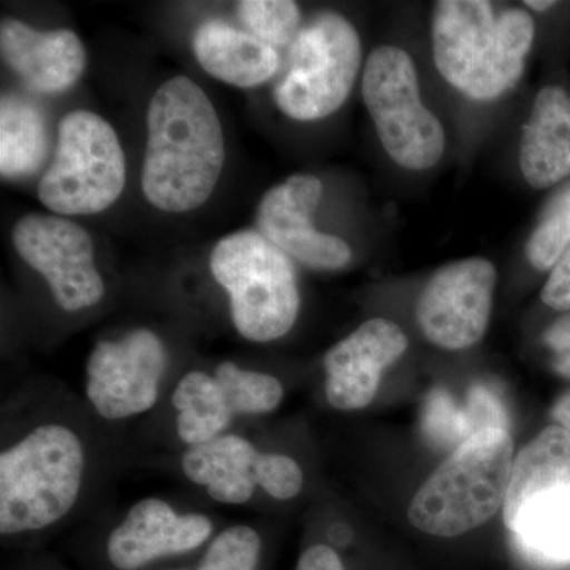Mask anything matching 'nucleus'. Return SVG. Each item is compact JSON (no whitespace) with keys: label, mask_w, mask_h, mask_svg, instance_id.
<instances>
[{"label":"nucleus","mask_w":570,"mask_h":570,"mask_svg":"<svg viewBox=\"0 0 570 570\" xmlns=\"http://www.w3.org/2000/svg\"><path fill=\"white\" fill-rule=\"evenodd\" d=\"M141 189L165 213H187L208 202L225 163L223 124L197 82H164L148 107Z\"/></svg>","instance_id":"1"},{"label":"nucleus","mask_w":570,"mask_h":570,"mask_svg":"<svg viewBox=\"0 0 570 570\" xmlns=\"http://www.w3.org/2000/svg\"><path fill=\"white\" fill-rule=\"evenodd\" d=\"M88 449L69 423H37L0 452V534L24 538L50 530L78 504Z\"/></svg>","instance_id":"2"},{"label":"nucleus","mask_w":570,"mask_h":570,"mask_svg":"<svg viewBox=\"0 0 570 570\" xmlns=\"http://www.w3.org/2000/svg\"><path fill=\"white\" fill-rule=\"evenodd\" d=\"M534 32L524 10L497 14L485 0H444L434 7V62L453 88L489 102L520 80Z\"/></svg>","instance_id":"3"},{"label":"nucleus","mask_w":570,"mask_h":570,"mask_svg":"<svg viewBox=\"0 0 570 570\" xmlns=\"http://www.w3.org/2000/svg\"><path fill=\"white\" fill-rule=\"evenodd\" d=\"M512 466L509 430L472 434L420 487L409 520L436 538H456L482 527L504 505Z\"/></svg>","instance_id":"4"},{"label":"nucleus","mask_w":570,"mask_h":570,"mask_svg":"<svg viewBox=\"0 0 570 570\" xmlns=\"http://www.w3.org/2000/svg\"><path fill=\"white\" fill-rule=\"evenodd\" d=\"M504 523L521 550L547 564L570 562V433L549 426L513 461Z\"/></svg>","instance_id":"5"},{"label":"nucleus","mask_w":570,"mask_h":570,"mask_svg":"<svg viewBox=\"0 0 570 570\" xmlns=\"http://www.w3.org/2000/svg\"><path fill=\"white\" fill-rule=\"evenodd\" d=\"M214 279L230 298L236 332L250 343H272L291 332L299 313L291 257L258 232L225 236L209 257Z\"/></svg>","instance_id":"6"},{"label":"nucleus","mask_w":570,"mask_h":570,"mask_svg":"<svg viewBox=\"0 0 570 570\" xmlns=\"http://www.w3.org/2000/svg\"><path fill=\"white\" fill-rule=\"evenodd\" d=\"M126 157L111 124L77 110L59 122L55 160L41 178V204L61 216L102 213L121 197Z\"/></svg>","instance_id":"7"},{"label":"nucleus","mask_w":570,"mask_h":570,"mask_svg":"<svg viewBox=\"0 0 570 570\" xmlns=\"http://www.w3.org/2000/svg\"><path fill=\"white\" fill-rule=\"evenodd\" d=\"M360 66L362 43L354 26L337 13L318 14L292 41L276 105L296 121L324 119L346 102Z\"/></svg>","instance_id":"8"},{"label":"nucleus","mask_w":570,"mask_h":570,"mask_svg":"<svg viewBox=\"0 0 570 570\" xmlns=\"http://www.w3.org/2000/svg\"><path fill=\"white\" fill-rule=\"evenodd\" d=\"M363 99L389 156L409 170H426L445 149L442 124L420 99L417 70L401 48L379 47L363 71Z\"/></svg>","instance_id":"9"},{"label":"nucleus","mask_w":570,"mask_h":570,"mask_svg":"<svg viewBox=\"0 0 570 570\" xmlns=\"http://www.w3.org/2000/svg\"><path fill=\"white\" fill-rule=\"evenodd\" d=\"M164 341L148 328L94 346L86 363V397L108 422H122L156 406L167 370Z\"/></svg>","instance_id":"10"},{"label":"nucleus","mask_w":570,"mask_h":570,"mask_svg":"<svg viewBox=\"0 0 570 570\" xmlns=\"http://www.w3.org/2000/svg\"><path fill=\"white\" fill-rule=\"evenodd\" d=\"M13 246L45 277L55 302L67 313L88 309L104 298L92 238L80 225L50 214H28L14 225Z\"/></svg>","instance_id":"11"},{"label":"nucleus","mask_w":570,"mask_h":570,"mask_svg":"<svg viewBox=\"0 0 570 570\" xmlns=\"http://www.w3.org/2000/svg\"><path fill=\"white\" fill-rule=\"evenodd\" d=\"M498 273L487 258H466L439 269L423 288L417 322L434 346L463 351L489 328Z\"/></svg>","instance_id":"12"},{"label":"nucleus","mask_w":570,"mask_h":570,"mask_svg":"<svg viewBox=\"0 0 570 570\" xmlns=\"http://www.w3.org/2000/svg\"><path fill=\"white\" fill-rule=\"evenodd\" d=\"M322 193L324 186L313 175H294L277 184L258 205V234L307 268L341 269L352 261L351 246L314 227Z\"/></svg>","instance_id":"13"},{"label":"nucleus","mask_w":570,"mask_h":570,"mask_svg":"<svg viewBox=\"0 0 570 570\" xmlns=\"http://www.w3.org/2000/svg\"><path fill=\"white\" fill-rule=\"evenodd\" d=\"M213 538V520L204 513H181L164 499L145 498L112 528L105 554L115 570H145L193 553Z\"/></svg>","instance_id":"14"},{"label":"nucleus","mask_w":570,"mask_h":570,"mask_svg":"<svg viewBox=\"0 0 570 570\" xmlns=\"http://www.w3.org/2000/svg\"><path fill=\"white\" fill-rule=\"evenodd\" d=\"M403 330L371 318L335 344L324 358L326 401L337 411H358L376 397L382 374L407 351Z\"/></svg>","instance_id":"15"},{"label":"nucleus","mask_w":570,"mask_h":570,"mask_svg":"<svg viewBox=\"0 0 570 570\" xmlns=\"http://www.w3.org/2000/svg\"><path fill=\"white\" fill-rule=\"evenodd\" d=\"M3 62L32 91L59 94L80 80L86 50L70 29L37 31L26 22L6 18L0 24Z\"/></svg>","instance_id":"16"},{"label":"nucleus","mask_w":570,"mask_h":570,"mask_svg":"<svg viewBox=\"0 0 570 570\" xmlns=\"http://www.w3.org/2000/svg\"><path fill=\"white\" fill-rule=\"evenodd\" d=\"M262 452L249 439L225 433L205 444L187 448L181 456L184 478L224 505H245L258 489Z\"/></svg>","instance_id":"17"},{"label":"nucleus","mask_w":570,"mask_h":570,"mask_svg":"<svg viewBox=\"0 0 570 570\" xmlns=\"http://www.w3.org/2000/svg\"><path fill=\"white\" fill-rule=\"evenodd\" d=\"M520 167L534 189L570 176V96L560 86H546L535 97L521 138Z\"/></svg>","instance_id":"18"},{"label":"nucleus","mask_w":570,"mask_h":570,"mask_svg":"<svg viewBox=\"0 0 570 570\" xmlns=\"http://www.w3.org/2000/svg\"><path fill=\"white\" fill-rule=\"evenodd\" d=\"M194 52L206 73L236 88L264 85L279 69L275 47L224 21H206L197 29Z\"/></svg>","instance_id":"19"},{"label":"nucleus","mask_w":570,"mask_h":570,"mask_svg":"<svg viewBox=\"0 0 570 570\" xmlns=\"http://www.w3.org/2000/svg\"><path fill=\"white\" fill-rule=\"evenodd\" d=\"M176 433L187 448L223 436L235 414L214 374L194 370L184 374L171 393Z\"/></svg>","instance_id":"20"},{"label":"nucleus","mask_w":570,"mask_h":570,"mask_svg":"<svg viewBox=\"0 0 570 570\" xmlns=\"http://www.w3.org/2000/svg\"><path fill=\"white\" fill-rule=\"evenodd\" d=\"M48 126L43 111L22 97H2L0 104V175L20 179L36 174L47 160Z\"/></svg>","instance_id":"21"},{"label":"nucleus","mask_w":570,"mask_h":570,"mask_svg":"<svg viewBox=\"0 0 570 570\" xmlns=\"http://www.w3.org/2000/svg\"><path fill=\"white\" fill-rule=\"evenodd\" d=\"M214 377L219 382L235 417L269 414L283 403L284 385L272 374L223 362L216 366Z\"/></svg>","instance_id":"22"},{"label":"nucleus","mask_w":570,"mask_h":570,"mask_svg":"<svg viewBox=\"0 0 570 570\" xmlns=\"http://www.w3.org/2000/svg\"><path fill=\"white\" fill-rule=\"evenodd\" d=\"M262 551V535L253 527L232 524L209 540L195 568L171 570H257Z\"/></svg>","instance_id":"23"},{"label":"nucleus","mask_w":570,"mask_h":570,"mask_svg":"<svg viewBox=\"0 0 570 570\" xmlns=\"http://www.w3.org/2000/svg\"><path fill=\"white\" fill-rule=\"evenodd\" d=\"M236 10L247 31L272 47L292 45L298 36L299 9L291 0H243Z\"/></svg>","instance_id":"24"},{"label":"nucleus","mask_w":570,"mask_h":570,"mask_svg":"<svg viewBox=\"0 0 570 570\" xmlns=\"http://www.w3.org/2000/svg\"><path fill=\"white\" fill-rule=\"evenodd\" d=\"M570 247V186L562 190L540 217L527 245L530 264L539 272L553 268Z\"/></svg>","instance_id":"25"},{"label":"nucleus","mask_w":570,"mask_h":570,"mask_svg":"<svg viewBox=\"0 0 570 570\" xmlns=\"http://www.w3.org/2000/svg\"><path fill=\"white\" fill-rule=\"evenodd\" d=\"M423 430L428 441L441 449L460 448L474 434L466 407L459 406L444 390H434L428 396L423 412Z\"/></svg>","instance_id":"26"},{"label":"nucleus","mask_w":570,"mask_h":570,"mask_svg":"<svg viewBox=\"0 0 570 570\" xmlns=\"http://www.w3.org/2000/svg\"><path fill=\"white\" fill-rule=\"evenodd\" d=\"M258 489L277 501H291L305 485L298 461L285 453L262 452L257 468Z\"/></svg>","instance_id":"27"},{"label":"nucleus","mask_w":570,"mask_h":570,"mask_svg":"<svg viewBox=\"0 0 570 570\" xmlns=\"http://www.w3.org/2000/svg\"><path fill=\"white\" fill-rule=\"evenodd\" d=\"M464 407H466L474 434L482 430H489V428L509 430V419L504 406L490 389L482 387V385L472 389Z\"/></svg>","instance_id":"28"},{"label":"nucleus","mask_w":570,"mask_h":570,"mask_svg":"<svg viewBox=\"0 0 570 570\" xmlns=\"http://www.w3.org/2000/svg\"><path fill=\"white\" fill-rule=\"evenodd\" d=\"M540 296L551 309L570 311V247L551 269Z\"/></svg>","instance_id":"29"},{"label":"nucleus","mask_w":570,"mask_h":570,"mask_svg":"<svg viewBox=\"0 0 570 570\" xmlns=\"http://www.w3.org/2000/svg\"><path fill=\"white\" fill-rule=\"evenodd\" d=\"M543 341L554 352V371L560 376L570 379V314L558 318L547 330Z\"/></svg>","instance_id":"30"},{"label":"nucleus","mask_w":570,"mask_h":570,"mask_svg":"<svg viewBox=\"0 0 570 570\" xmlns=\"http://www.w3.org/2000/svg\"><path fill=\"white\" fill-rule=\"evenodd\" d=\"M295 570H347L340 553L326 543H314L299 554Z\"/></svg>","instance_id":"31"},{"label":"nucleus","mask_w":570,"mask_h":570,"mask_svg":"<svg viewBox=\"0 0 570 570\" xmlns=\"http://www.w3.org/2000/svg\"><path fill=\"white\" fill-rule=\"evenodd\" d=\"M551 415L557 420L558 425L564 428V430H568L570 433V392L558 397L553 411H551Z\"/></svg>","instance_id":"32"},{"label":"nucleus","mask_w":570,"mask_h":570,"mask_svg":"<svg viewBox=\"0 0 570 570\" xmlns=\"http://www.w3.org/2000/svg\"><path fill=\"white\" fill-rule=\"evenodd\" d=\"M524 3H527L530 9L538 11H546L551 9V7H554V2H551V0H547V2H535V0H528V2Z\"/></svg>","instance_id":"33"}]
</instances>
